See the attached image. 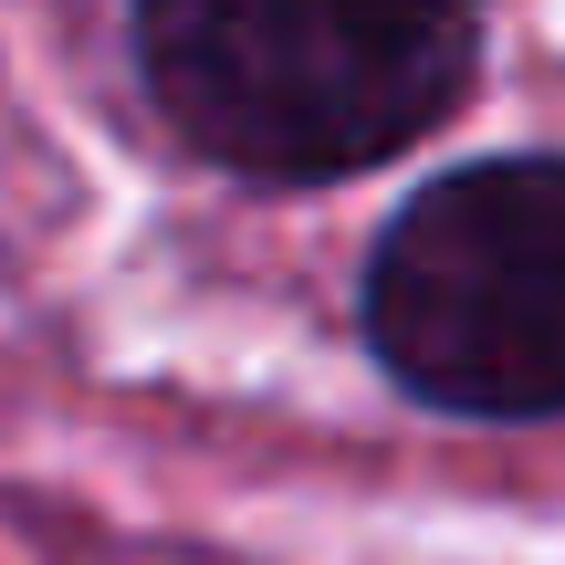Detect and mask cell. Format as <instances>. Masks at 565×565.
<instances>
[{
  "label": "cell",
  "instance_id": "1",
  "mask_svg": "<svg viewBox=\"0 0 565 565\" xmlns=\"http://www.w3.org/2000/svg\"><path fill=\"white\" fill-rule=\"evenodd\" d=\"M158 105L231 168L345 179L471 84V0H137Z\"/></svg>",
  "mask_w": 565,
  "mask_h": 565
},
{
  "label": "cell",
  "instance_id": "2",
  "mask_svg": "<svg viewBox=\"0 0 565 565\" xmlns=\"http://www.w3.org/2000/svg\"><path fill=\"white\" fill-rule=\"evenodd\" d=\"M366 345L461 419L565 408V158H492L419 189L366 273Z\"/></svg>",
  "mask_w": 565,
  "mask_h": 565
}]
</instances>
